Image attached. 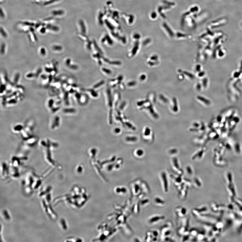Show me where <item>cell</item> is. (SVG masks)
Returning a JSON list of instances; mask_svg holds the SVG:
<instances>
[{
    "label": "cell",
    "instance_id": "2",
    "mask_svg": "<svg viewBox=\"0 0 242 242\" xmlns=\"http://www.w3.org/2000/svg\"><path fill=\"white\" fill-rule=\"evenodd\" d=\"M161 178L163 190L165 193H167L168 191V182L166 175L165 173H162Z\"/></svg>",
    "mask_w": 242,
    "mask_h": 242
},
{
    "label": "cell",
    "instance_id": "6",
    "mask_svg": "<svg viewBox=\"0 0 242 242\" xmlns=\"http://www.w3.org/2000/svg\"><path fill=\"white\" fill-rule=\"evenodd\" d=\"M41 184L42 182L41 180H39L36 181H34L32 185V187L33 189L37 190L39 188V187H40Z\"/></svg>",
    "mask_w": 242,
    "mask_h": 242
},
{
    "label": "cell",
    "instance_id": "15",
    "mask_svg": "<svg viewBox=\"0 0 242 242\" xmlns=\"http://www.w3.org/2000/svg\"><path fill=\"white\" fill-rule=\"evenodd\" d=\"M239 120H240V119L238 118H235L234 119V121L236 122H238Z\"/></svg>",
    "mask_w": 242,
    "mask_h": 242
},
{
    "label": "cell",
    "instance_id": "3",
    "mask_svg": "<svg viewBox=\"0 0 242 242\" xmlns=\"http://www.w3.org/2000/svg\"><path fill=\"white\" fill-rule=\"evenodd\" d=\"M176 213L179 217H183L186 214L187 210L185 208L182 207H178L176 209Z\"/></svg>",
    "mask_w": 242,
    "mask_h": 242
},
{
    "label": "cell",
    "instance_id": "14",
    "mask_svg": "<svg viewBox=\"0 0 242 242\" xmlns=\"http://www.w3.org/2000/svg\"><path fill=\"white\" fill-rule=\"evenodd\" d=\"M103 71L106 72V73H108V74H110L111 73V71L110 70H107L106 69H103Z\"/></svg>",
    "mask_w": 242,
    "mask_h": 242
},
{
    "label": "cell",
    "instance_id": "16",
    "mask_svg": "<svg viewBox=\"0 0 242 242\" xmlns=\"http://www.w3.org/2000/svg\"><path fill=\"white\" fill-rule=\"evenodd\" d=\"M135 85V83L134 82H132L129 84V86H133Z\"/></svg>",
    "mask_w": 242,
    "mask_h": 242
},
{
    "label": "cell",
    "instance_id": "1",
    "mask_svg": "<svg viewBox=\"0 0 242 242\" xmlns=\"http://www.w3.org/2000/svg\"><path fill=\"white\" fill-rule=\"evenodd\" d=\"M165 219V217L164 216L156 215L151 217L149 219L148 222L149 224H153L157 223L162 220Z\"/></svg>",
    "mask_w": 242,
    "mask_h": 242
},
{
    "label": "cell",
    "instance_id": "11",
    "mask_svg": "<svg viewBox=\"0 0 242 242\" xmlns=\"http://www.w3.org/2000/svg\"><path fill=\"white\" fill-rule=\"evenodd\" d=\"M235 149L236 152H240V146L238 144H237L235 145Z\"/></svg>",
    "mask_w": 242,
    "mask_h": 242
},
{
    "label": "cell",
    "instance_id": "13",
    "mask_svg": "<svg viewBox=\"0 0 242 242\" xmlns=\"http://www.w3.org/2000/svg\"><path fill=\"white\" fill-rule=\"evenodd\" d=\"M187 172L189 174L191 175L192 173V171L191 170V168L189 167L188 168H187Z\"/></svg>",
    "mask_w": 242,
    "mask_h": 242
},
{
    "label": "cell",
    "instance_id": "7",
    "mask_svg": "<svg viewBox=\"0 0 242 242\" xmlns=\"http://www.w3.org/2000/svg\"><path fill=\"white\" fill-rule=\"evenodd\" d=\"M60 224L61 226V227L62 229L64 230L66 229V222H65V220L64 219H61L60 221Z\"/></svg>",
    "mask_w": 242,
    "mask_h": 242
},
{
    "label": "cell",
    "instance_id": "4",
    "mask_svg": "<svg viewBox=\"0 0 242 242\" xmlns=\"http://www.w3.org/2000/svg\"><path fill=\"white\" fill-rule=\"evenodd\" d=\"M154 202L156 206H164L166 204L165 201L159 197H155Z\"/></svg>",
    "mask_w": 242,
    "mask_h": 242
},
{
    "label": "cell",
    "instance_id": "8",
    "mask_svg": "<svg viewBox=\"0 0 242 242\" xmlns=\"http://www.w3.org/2000/svg\"><path fill=\"white\" fill-rule=\"evenodd\" d=\"M194 183L196 186L200 187L201 186V184L199 180L198 179H195L194 180Z\"/></svg>",
    "mask_w": 242,
    "mask_h": 242
},
{
    "label": "cell",
    "instance_id": "12",
    "mask_svg": "<svg viewBox=\"0 0 242 242\" xmlns=\"http://www.w3.org/2000/svg\"><path fill=\"white\" fill-rule=\"evenodd\" d=\"M103 83H104V81H101V82L100 83H99V84H97V85H96V86H95L94 87V88H97L99 86L102 85V84H103Z\"/></svg>",
    "mask_w": 242,
    "mask_h": 242
},
{
    "label": "cell",
    "instance_id": "10",
    "mask_svg": "<svg viewBox=\"0 0 242 242\" xmlns=\"http://www.w3.org/2000/svg\"><path fill=\"white\" fill-rule=\"evenodd\" d=\"M190 233L193 236L196 235L197 234V231L196 230H192L190 231Z\"/></svg>",
    "mask_w": 242,
    "mask_h": 242
},
{
    "label": "cell",
    "instance_id": "9",
    "mask_svg": "<svg viewBox=\"0 0 242 242\" xmlns=\"http://www.w3.org/2000/svg\"><path fill=\"white\" fill-rule=\"evenodd\" d=\"M198 98H199L200 100L204 102V103H205L206 104H210V102H209L208 101L206 100L205 99H204L203 98L199 97Z\"/></svg>",
    "mask_w": 242,
    "mask_h": 242
},
{
    "label": "cell",
    "instance_id": "5",
    "mask_svg": "<svg viewBox=\"0 0 242 242\" xmlns=\"http://www.w3.org/2000/svg\"><path fill=\"white\" fill-rule=\"evenodd\" d=\"M2 214L3 217L5 220L8 221L10 220L11 217L8 211L4 210L2 211Z\"/></svg>",
    "mask_w": 242,
    "mask_h": 242
}]
</instances>
